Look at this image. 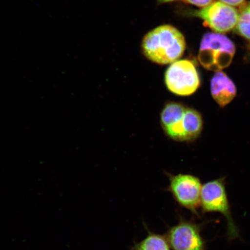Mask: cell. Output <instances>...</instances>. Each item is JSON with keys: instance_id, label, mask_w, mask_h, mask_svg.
<instances>
[{"instance_id": "7", "label": "cell", "mask_w": 250, "mask_h": 250, "mask_svg": "<svg viewBox=\"0 0 250 250\" xmlns=\"http://www.w3.org/2000/svg\"><path fill=\"white\" fill-rule=\"evenodd\" d=\"M204 223L198 224L180 216L179 223L168 228L165 234L173 250H206L202 236Z\"/></svg>"}, {"instance_id": "10", "label": "cell", "mask_w": 250, "mask_h": 250, "mask_svg": "<svg viewBox=\"0 0 250 250\" xmlns=\"http://www.w3.org/2000/svg\"><path fill=\"white\" fill-rule=\"evenodd\" d=\"M148 234L139 243H136L130 250H171L165 236L152 233L147 229Z\"/></svg>"}, {"instance_id": "3", "label": "cell", "mask_w": 250, "mask_h": 250, "mask_svg": "<svg viewBox=\"0 0 250 250\" xmlns=\"http://www.w3.org/2000/svg\"><path fill=\"white\" fill-rule=\"evenodd\" d=\"M201 209L203 214L218 212L226 218L229 241L241 239L239 228L231 211L224 178L209 181L202 186Z\"/></svg>"}, {"instance_id": "13", "label": "cell", "mask_w": 250, "mask_h": 250, "mask_svg": "<svg viewBox=\"0 0 250 250\" xmlns=\"http://www.w3.org/2000/svg\"><path fill=\"white\" fill-rule=\"evenodd\" d=\"M222 2L230 6H238L243 4L245 0H221Z\"/></svg>"}, {"instance_id": "14", "label": "cell", "mask_w": 250, "mask_h": 250, "mask_svg": "<svg viewBox=\"0 0 250 250\" xmlns=\"http://www.w3.org/2000/svg\"><path fill=\"white\" fill-rule=\"evenodd\" d=\"M175 1V0H158L159 3L169 2Z\"/></svg>"}, {"instance_id": "8", "label": "cell", "mask_w": 250, "mask_h": 250, "mask_svg": "<svg viewBox=\"0 0 250 250\" xmlns=\"http://www.w3.org/2000/svg\"><path fill=\"white\" fill-rule=\"evenodd\" d=\"M195 16L201 18L204 24L217 33H226L236 26L239 13L232 6L222 2L211 3L194 12Z\"/></svg>"}, {"instance_id": "6", "label": "cell", "mask_w": 250, "mask_h": 250, "mask_svg": "<svg viewBox=\"0 0 250 250\" xmlns=\"http://www.w3.org/2000/svg\"><path fill=\"white\" fill-rule=\"evenodd\" d=\"M167 89L179 96L195 93L201 85V80L195 65L188 60L177 61L168 67L165 75Z\"/></svg>"}, {"instance_id": "9", "label": "cell", "mask_w": 250, "mask_h": 250, "mask_svg": "<svg viewBox=\"0 0 250 250\" xmlns=\"http://www.w3.org/2000/svg\"><path fill=\"white\" fill-rule=\"evenodd\" d=\"M210 89L212 98L222 107L229 104L236 95L235 85L223 71H217L212 78Z\"/></svg>"}, {"instance_id": "5", "label": "cell", "mask_w": 250, "mask_h": 250, "mask_svg": "<svg viewBox=\"0 0 250 250\" xmlns=\"http://www.w3.org/2000/svg\"><path fill=\"white\" fill-rule=\"evenodd\" d=\"M169 186L167 190L181 208L191 212L200 218L202 185L199 178L192 175H170Z\"/></svg>"}, {"instance_id": "1", "label": "cell", "mask_w": 250, "mask_h": 250, "mask_svg": "<svg viewBox=\"0 0 250 250\" xmlns=\"http://www.w3.org/2000/svg\"><path fill=\"white\" fill-rule=\"evenodd\" d=\"M144 55L159 64L173 63L182 56L186 43L183 34L170 25H163L149 31L142 42Z\"/></svg>"}, {"instance_id": "2", "label": "cell", "mask_w": 250, "mask_h": 250, "mask_svg": "<svg viewBox=\"0 0 250 250\" xmlns=\"http://www.w3.org/2000/svg\"><path fill=\"white\" fill-rule=\"evenodd\" d=\"M161 123L169 138L187 142L197 138L201 134L203 120L201 114L181 103H167L162 109Z\"/></svg>"}, {"instance_id": "11", "label": "cell", "mask_w": 250, "mask_h": 250, "mask_svg": "<svg viewBox=\"0 0 250 250\" xmlns=\"http://www.w3.org/2000/svg\"><path fill=\"white\" fill-rule=\"evenodd\" d=\"M236 30L240 35L250 40V3L239 14Z\"/></svg>"}, {"instance_id": "12", "label": "cell", "mask_w": 250, "mask_h": 250, "mask_svg": "<svg viewBox=\"0 0 250 250\" xmlns=\"http://www.w3.org/2000/svg\"><path fill=\"white\" fill-rule=\"evenodd\" d=\"M184 2L197 6V7H207L211 4L213 0H183Z\"/></svg>"}, {"instance_id": "4", "label": "cell", "mask_w": 250, "mask_h": 250, "mask_svg": "<svg viewBox=\"0 0 250 250\" xmlns=\"http://www.w3.org/2000/svg\"><path fill=\"white\" fill-rule=\"evenodd\" d=\"M235 46L226 36L216 33H206L200 46L198 59L206 69L219 71L232 62Z\"/></svg>"}]
</instances>
